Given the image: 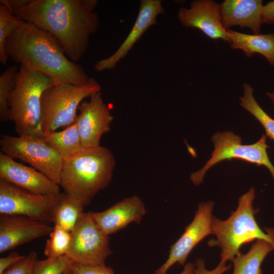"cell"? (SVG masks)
Wrapping results in <instances>:
<instances>
[{"label":"cell","mask_w":274,"mask_h":274,"mask_svg":"<svg viewBox=\"0 0 274 274\" xmlns=\"http://www.w3.org/2000/svg\"><path fill=\"white\" fill-rule=\"evenodd\" d=\"M97 0H1L21 20L52 34L71 60L87 52L98 27Z\"/></svg>","instance_id":"6da1fadb"},{"label":"cell","mask_w":274,"mask_h":274,"mask_svg":"<svg viewBox=\"0 0 274 274\" xmlns=\"http://www.w3.org/2000/svg\"><path fill=\"white\" fill-rule=\"evenodd\" d=\"M5 50L8 58L47 76L55 84L82 85L89 80L83 67L67 57L52 34L25 21L10 34Z\"/></svg>","instance_id":"7a4b0ae2"},{"label":"cell","mask_w":274,"mask_h":274,"mask_svg":"<svg viewBox=\"0 0 274 274\" xmlns=\"http://www.w3.org/2000/svg\"><path fill=\"white\" fill-rule=\"evenodd\" d=\"M116 165L112 152L102 146L83 149L64 160L59 186L84 207L109 185Z\"/></svg>","instance_id":"3957f363"},{"label":"cell","mask_w":274,"mask_h":274,"mask_svg":"<svg viewBox=\"0 0 274 274\" xmlns=\"http://www.w3.org/2000/svg\"><path fill=\"white\" fill-rule=\"evenodd\" d=\"M255 190L251 187L238 198L237 207L225 220L213 216L212 232L216 239L208 242L210 247L221 249L220 262L232 261L241 253L244 244L261 239L274 245V228H265L266 233L260 228L255 215L257 212L253 208Z\"/></svg>","instance_id":"277c9868"},{"label":"cell","mask_w":274,"mask_h":274,"mask_svg":"<svg viewBox=\"0 0 274 274\" xmlns=\"http://www.w3.org/2000/svg\"><path fill=\"white\" fill-rule=\"evenodd\" d=\"M47 76L20 65L9 99V120L19 136L44 138L41 126V100L44 91L55 85Z\"/></svg>","instance_id":"5b68a950"},{"label":"cell","mask_w":274,"mask_h":274,"mask_svg":"<svg viewBox=\"0 0 274 274\" xmlns=\"http://www.w3.org/2000/svg\"><path fill=\"white\" fill-rule=\"evenodd\" d=\"M100 91V84L91 77L84 84L62 83L45 90L41 100V126L44 136L60 127L65 128L74 124L83 100Z\"/></svg>","instance_id":"8992f818"},{"label":"cell","mask_w":274,"mask_h":274,"mask_svg":"<svg viewBox=\"0 0 274 274\" xmlns=\"http://www.w3.org/2000/svg\"><path fill=\"white\" fill-rule=\"evenodd\" d=\"M267 136L263 134L256 143L250 145L242 144L241 137L231 131H225L215 133L212 137L214 149L211 158L199 170L191 174L190 179L195 185H199L208 170L213 166L224 161L236 159L264 166L270 172L274 181V166L267 152L269 146L266 144Z\"/></svg>","instance_id":"52a82bcc"},{"label":"cell","mask_w":274,"mask_h":274,"mask_svg":"<svg viewBox=\"0 0 274 274\" xmlns=\"http://www.w3.org/2000/svg\"><path fill=\"white\" fill-rule=\"evenodd\" d=\"M0 146L1 152L28 163L59 185L64 160L44 138L3 134Z\"/></svg>","instance_id":"ba28073f"},{"label":"cell","mask_w":274,"mask_h":274,"mask_svg":"<svg viewBox=\"0 0 274 274\" xmlns=\"http://www.w3.org/2000/svg\"><path fill=\"white\" fill-rule=\"evenodd\" d=\"M63 195L37 194L0 179V214L21 215L50 224Z\"/></svg>","instance_id":"9c48e42d"},{"label":"cell","mask_w":274,"mask_h":274,"mask_svg":"<svg viewBox=\"0 0 274 274\" xmlns=\"http://www.w3.org/2000/svg\"><path fill=\"white\" fill-rule=\"evenodd\" d=\"M71 234L66 256L73 262L88 265L105 264L112 253L110 237L100 228L90 212L84 213Z\"/></svg>","instance_id":"30bf717a"},{"label":"cell","mask_w":274,"mask_h":274,"mask_svg":"<svg viewBox=\"0 0 274 274\" xmlns=\"http://www.w3.org/2000/svg\"><path fill=\"white\" fill-rule=\"evenodd\" d=\"M214 205L212 201L199 204L193 220L186 227L180 238L170 246L167 259L154 274H166L176 263L184 265L193 248L204 237L212 234Z\"/></svg>","instance_id":"8fae6325"},{"label":"cell","mask_w":274,"mask_h":274,"mask_svg":"<svg viewBox=\"0 0 274 274\" xmlns=\"http://www.w3.org/2000/svg\"><path fill=\"white\" fill-rule=\"evenodd\" d=\"M75 123L84 149L98 147L102 136L111 129L114 117L105 103L100 91L92 94L87 101H82Z\"/></svg>","instance_id":"7c38bea8"},{"label":"cell","mask_w":274,"mask_h":274,"mask_svg":"<svg viewBox=\"0 0 274 274\" xmlns=\"http://www.w3.org/2000/svg\"><path fill=\"white\" fill-rule=\"evenodd\" d=\"M164 13L161 0H142L138 16L127 36L113 54L95 63V71L101 72L115 68L147 29L157 23V17Z\"/></svg>","instance_id":"4fadbf2b"},{"label":"cell","mask_w":274,"mask_h":274,"mask_svg":"<svg viewBox=\"0 0 274 274\" xmlns=\"http://www.w3.org/2000/svg\"><path fill=\"white\" fill-rule=\"evenodd\" d=\"M177 17L183 26L198 29L213 40L229 42L227 30L222 22L220 5L213 1H194L189 8H180Z\"/></svg>","instance_id":"5bb4252c"},{"label":"cell","mask_w":274,"mask_h":274,"mask_svg":"<svg viewBox=\"0 0 274 274\" xmlns=\"http://www.w3.org/2000/svg\"><path fill=\"white\" fill-rule=\"evenodd\" d=\"M49 224L18 215L0 214V253L49 234Z\"/></svg>","instance_id":"9a60e30c"},{"label":"cell","mask_w":274,"mask_h":274,"mask_svg":"<svg viewBox=\"0 0 274 274\" xmlns=\"http://www.w3.org/2000/svg\"><path fill=\"white\" fill-rule=\"evenodd\" d=\"M0 179L39 195L60 194V186L32 167L25 166L0 153Z\"/></svg>","instance_id":"2e32d148"},{"label":"cell","mask_w":274,"mask_h":274,"mask_svg":"<svg viewBox=\"0 0 274 274\" xmlns=\"http://www.w3.org/2000/svg\"><path fill=\"white\" fill-rule=\"evenodd\" d=\"M93 218L106 234L118 232L132 222L139 224L146 214L144 203L137 195L127 197L109 209L91 212Z\"/></svg>","instance_id":"e0dca14e"},{"label":"cell","mask_w":274,"mask_h":274,"mask_svg":"<svg viewBox=\"0 0 274 274\" xmlns=\"http://www.w3.org/2000/svg\"><path fill=\"white\" fill-rule=\"evenodd\" d=\"M220 5L222 24L226 30L238 26L250 28L254 34L260 32L262 1L225 0Z\"/></svg>","instance_id":"ac0fdd59"},{"label":"cell","mask_w":274,"mask_h":274,"mask_svg":"<svg viewBox=\"0 0 274 274\" xmlns=\"http://www.w3.org/2000/svg\"><path fill=\"white\" fill-rule=\"evenodd\" d=\"M228 43L232 49H239L247 57L258 53L274 66V33L246 34L227 30Z\"/></svg>","instance_id":"d6986e66"},{"label":"cell","mask_w":274,"mask_h":274,"mask_svg":"<svg viewBox=\"0 0 274 274\" xmlns=\"http://www.w3.org/2000/svg\"><path fill=\"white\" fill-rule=\"evenodd\" d=\"M274 250V245L259 239L246 254L241 253L232 260V274H262L261 264L267 255Z\"/></svg>","instance_id":"ffe728a7"},{"label":"cell","mask_w":274,"mask_h":274,"mask_svg":"<svg viewBox=\"0 0 274 274\" xmlns=\"http://www.w3.org/2000/svg\"><path fill=\"white\" fill-rule=\"evenodd\" d=\"M44 140L63 160L76 155L84 149L75 123L61 131L45 134Z\"/></svg>","instance_id":"44dd1931"},{"label":"cell","mask_w":274,"mask_h":274,"mask_svg":"<svg viewBox=\"0 0 274 274\" xmlns=\"http://www.w3.org/2000/svg\"><path fill=\"white\" fill-rule=\"evenodd\" d=\"M84 208L82 204L63 193L55 211L54 225L72 232L84 213Z\"/></svg>","instance_id":"7402d4cb"},{"label":"cell","mask_w":274,"mask_h":274,"mask_svg":"<svg viewBox=\"0 0 274 274\" xmlns=\"http://www.w3.org/2000/svg\"><path fill=\"white\" fill-rule=\"evenodd\" d=\"M243 95L239 97V105L253 115L265 131V135L274 141V119L259 106L253 95V88L248 83L243 84Z\"/></svg>","instance_id":"603a6c76"},{"label":"cell","mask_w":274,"mask_h":274,"mask_svg":"<svg viewBox=\"0 0 274 274\" xmlns=\"http://www.w3.org/2000/svg\"><path fill=\"white\" fill-rule=\"evenodd\" d=\"M71 232L54 225L46 242L44 254L47 258H57L66 255L71 244Z\"/></svg>","instance_id":"cb8c5ba5"},{"label":"cell","mask_w":274,"mask_h":274,"mask_svg":"<svg viewBox=\"0 0 274 274\" xmlns=\"http://www.w3.org/2000/svg\"><path fill=\"white\" fill-rule=\"evenodd\" d=\"M0 4V61L5 65L8 59L5 50L7 40L23 21L16 16L6 5Z\"/></svg>","instance_id":"d4e9b609"},{"label":"cell","mask_w":274,"mask_h":274,"mask_svg":"<svg viewBox=\"0 0 274 274\" xmlns=\"http://www.w3.org/2000/svg\"><path fill=\"white\" fill-rule=\"evenodd\" d=\"M18 70L16 65H11L0 76V119L3 122L9 120V99L15 87Z\"/></svg>","instance_id":"484cf974"},{"label":"cell","mask_w":274,"mask_h":274,"mask_svg":"<svg viewBox=\"0 0 274 274\" xmlns=\"http://www.w3.org/2000/svg\"><path fill=\"white\" fill-rule=\"evenodd\" d=\"M73 262L66 255L57 258L37 260L32 274H62Z\"/></svg>","instance_id":"4316f807"},{"label":"cell","mask_w":274,"mask_h":274,"mask_svg":"<svg viewBox=\"0 0 274 274\" xmlns=\"http://www.w3.org/2000/svg\"><path fill=\"white\" fill-rule=\"evenodd\" d=\"M37 260V253L34 251H30L23 259L11 266L3 274H32Z\"/></svg>","instance_id":"83f0119b"},{"label":"cell","mask_w":274,"mask_h":274,"mask_svg":"<svg viewBox=\"0 0 274 274\" xmlns=\"http://www.w3.org/2000/svg\"><path fill=\"white\" fill-rule=\"evenodd\" d=\"M70 269L73 274H115L114 270L105 264L88 265L73 262Z\"/></svg>","instance_id":"f1b7e54d"},{"label":"cell","mask_w":274,"mask_h":274,"mask_svg":"<svg viewBox=\"0 0 274 274\" xmlns=\"http://www.w3.org/2000/svg\"><path fill=\"white\" fill-rule=\"evenodd\" d=\"M195 265L194 274H223L231 267V265H227L226 263L220 262L218 265L212 270H208L206 267L205 262L203 259H197L194 263Z\"/></svg>","instance_id":"f546056e"},{"label":"cell","mask_w":274,"mask_h":274,"mask_svg":"<svg viewBox=\"0 0 274 274\" xmlns=\"http://www.w3.org/2000/svg\"><path fill=\"white\" fill-rule=\"evenodd\" d=\"M16 252H12L8 256L0 258V274H3L11 266L17 263L25 257Z\"/></svg>","instance_id":"4dcf8cb0"},{"label":"cell","mask_w":274,"mask_h":274,"mask_svg":"<svg viewBox=\"0 0 274 274\" xmlns=\"http://www.w3.org/2000/svg\"><path fill=\"white\" fill-rule=\"evenodd\" d=\"M262 24L274 23V1L262 6L261 12Z\"/></svg>","instance_id":"1f68e13d"},{"label":"cell","mask_w":274,"mask_h":274,"mask_svg":"<svg viewBox=\"0 0 274 274\" xmlns=\"http://www.w3.org/2000/svg\"><path fill=\"white\" fill-rule=\"evenodd\" d=\"M195 265L191 262L185 264L183 271L179 274H194Z\"/></svg>","instance_id":"d6a6232c"},{"label":"cell","mask_w":274,"mask_h":274,"mask_svg":"<svg viewBox=\"0 0 274 274\" xmlns=\"http://www.w3.org/2000/svg\"><path fill=\"white\" fill-rule=\"evenodd\" d=\"M266 95L270 99L272 105L274 107V90L270 92H267Z\"/></svg>","instance_id":"836d02e7"},{"label":"cell","mask_w":274,"mask_h":274,"mask_svg":"<svg viewBox=\"0 0 274 274\" xmlns=\"http://www.w3.org/2000/svg\"><path fill=\"white\" fill-rule=\"evenodd\" d=\"M62 274H73L72 271L71 270V269L69 268L64 271Z\"/></svg>","instance_id":"e575fe53"}]
</instances>
